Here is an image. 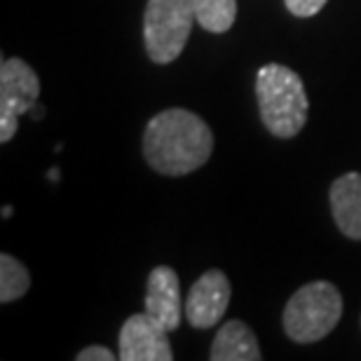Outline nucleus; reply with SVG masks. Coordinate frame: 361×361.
Returning a JSON list of instances; mask_svg holds the SVG:
<instances>
[{
  "mask_svg": "<svg viewBox=\"0 0 361 361\" xmlns=\"http://www.w3.org/2000/svg\"><path fill=\"white\" fill-rule=\"evenodd\" d=\"M212 150V129L200 115L185 108L157 113L143 132V157L164 176H185L204 167Z\"/></svg>",
  "mask_w": 361,
  "mask_h": 361,
  "instance_id": "f257e3e1",
  "label": "nucleus"
},
{
  "mask_svg": "<svg viewBox=\"0 0 361 361\" xmlns=\"http://www.w3.org/2000/svg\"><path fill=\"white\" fill-rule=\"evenodd\" d=\"M256 99L261 120L268 132L279 139H293L305 127L310 101L300 75L295 71L268 63L256 75Z\"/></svg>",
  "mask_w": 361,
  "mask_h": 361,
  "instance_id": "f03ea898",
  "label": "nucleus"
},
{
  "mask_svg": "<svg viewBox=\"0 0 361 361\" xmlns=\"http://www.w3.org/2000/svg\"><path fill=\"white\" fill-rule=\"evenodd\" d=\"M343 317V295L331 281L300 286L284 307V331L295 343L326 338Z\"/></svg>",
  "mask_w": 361,
  "mask_h": 361,
  "instance_id": "7ed1b4c3",
  "label": "nucleus"
},
{
  "mask_svg": "<svg viewBox=\"0 0 361 361\" xmlns=\"http://www.w3.org/2000/svg\"><path fill=\"white\" fill-rule=\"evenodd\" d=\"M195 0H148L143 17V40L146 52L155 63H171L183 52L190 38Z\"/></svg>",
  "mask_w": 361,
  "mask_h": 361,
  "instance_id": "20e7f679",
  "label": "nucleus"
},
{
  "mask_svg": "<svg viewBox=\"0 0 361 361\" xmlns=\"http://www.w3.org/2000/svg\"><path fill=\"white\" fill-rule=\"evenodd\" d=\"M40 80L24 59L10 56L0 63V141L7 143L17 134L19 118L38 104Z\"/></svg>",
  "mask_w": 361,
  "mask_h": 361,
  "instance_id": "39448f33",
  "label": "nucleus"
},
{
  "mask_svg": "<svg viewBox=\"0 0 361 361\" xmlns=\"http://www.w3.org/2000/svg\"><path fill=\"white\" fill-rule=\"evenodd\" d=\"M164 331L148 312L132 314L120 331L122 361H171V343Z\"/></svg>",
  "mask_w": 361,
  "mask_h": 361,
  "instance_id": "423d86ee",
  "label": "nucleus"
},
{
  "mask_svg": "<svg viewBox=\"0 0 361 361\" xmlns=\"http://www.w3.org/2000/svg\"><path fill=\"white\" fill-rule=\"evenodd\" d=\"M230 302V281L226 272L207 270L190 286L185 298V317L195 329H212L216 326L228 310Z\"/></svg>",
  "mask_w": 361,
  "mask_h": 361,
  "instance_id": "0eeeda50",
  "label": "nucleus"
},
{
  "mask_svg": "<svg viewBox=\"0 0 361 361\" xmlns=\"http://www.w3.org/2000/svg\"><path fill=\"white\" fill-rule=\"evenodd\" d=\"M146 312L160 324L164 331H176L183 317L180 305V284L178 274L169 265H157L148 274L146 286Z\"/></svg>",
  "mask_w": 361,
  "mask_h": 361,
  "instance_id": "6e6552de",
  "label": "nucleus"
},
{
  "mask_svg": "<svg viewBox=\"0 0 361 361\" xmlns=\"http://www.w3.org/2000/svg\"><path fill=\"white\" fill-rule=\"evenodd\" d=\"M331 212L336 226L350 240H361V174L350 171L331 185Z\"/></svg>",
  "mask_w": 361,
  "mask_h": 361,
  "instance_id": "1a4fd4ad",
  "label": "nucleus"
},
{
  "mask_svg": "<svg viewBox=\"0 0 361 361\" xmlns=\"http://www.w3.org/2000/svg\"><path fill=\"white\" fill-rule=\"evenodd\" d=\"M212 361H261V348L247 324L240 319H230L221 326L209 352Z\"/></svg>",
  "mask_w": 361,
  "mask_h": 361,
  "instance_id": "9d476101",
  "label": "nucleus"
},
{
  "mask_svg": "<svg viewBox=\"0 0 361 361\" xmlns=\"http://www.w3.org/2000/svg\"><path fill=\"white\" fill-rule=\"evenodd\" d=\"M197 24L209 33H226L237 19V0H195Z\"/></svg>",
  "mask_w": 361,
  "mask_h": 361,
  "instance_id": "9b49d317",
  "label": "nucleus"
},
{
  "mask_svg": "<svg viewBox=\"0 0 361 361\" xmlns=\"http://www.w3.org/2000/svg\"><path fill=\"white\" fill-rule=\"evenodd\" d=\"M31 286V274L10 254L0 256V302L19 300Z\"/></svg>",
  "mask_w": 361,
  "mask_h": 361,
  "instance_id": "f8f14e48",
  "label": "nucleus"
},
{
  "mask_svg": "<svg viewBox=\"0 0 361 361\" xmlns=\"http://www.w3.org/2000/svg\"><path fill=\"white\" fill-rule=\"evenodd\" d=\"M284 5L295 17H314L326 5V0H284Z\"/></svg>",
  "mask_w": 361,
  "mask_h": 361,
  "instance_id": "ddd939ff",
  "label": "nucleus"
},
{
  "mask_svg": "<svg viewBox=\"0 0 361 361\" xmlns=\"http://www.w3.org/2000/svg\"><path fill=\"white\" fill-rule=\"evenodd\" d=\"M78 361H113L115 355L104 345H90V348H85L82 352H78Z\"/></svg>",
  "mask_w": 361,
  "mask_h": 361,
  "instance_id": "4468645a",
  "label": "nucleus"
},
{
  "mask_svg": "<svg viewBox=\"0 0 361 361\" xmlns=\"http://www.w3.org/2000/svg\"><path fill=\"white\" fill-rule=\"evenodd\" d=\"M28 115H33V118H42V106L35 104V106L31 108V113H28Z\"/></svg>",
  "mask_w": 361,
  "mask_h": 361,
  "instance_id": "2eb2a0df",
  "label": "nucleus"
},
{
  "mask_svg": "<svg viewBox=\"0 0 361 361\" xmlns=\"http://www.w3.org/2000/svg\"><path fill=\"white\" fill-rule=\"evenodd\" d=\"M3 216H5V219H7V216H12V207H5L3 209Z\"/></svg>",
  "mask_w": 361,
  "mask_h": 361,
  "instance_id": "dca6fc26",
  "label": "nucleus"
}]
</instances>
